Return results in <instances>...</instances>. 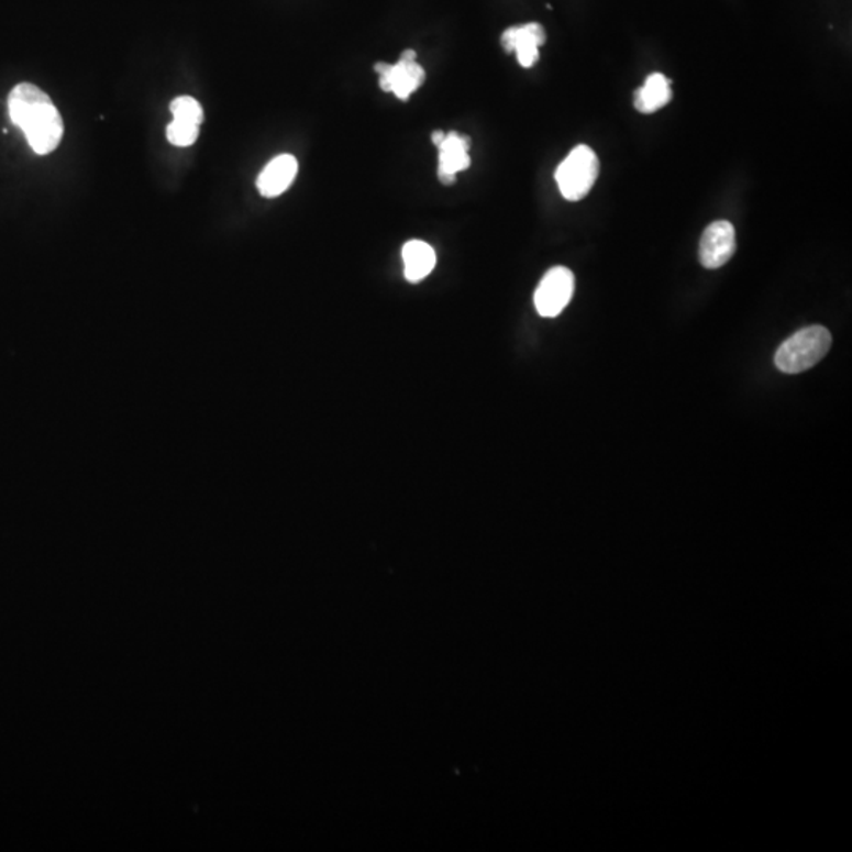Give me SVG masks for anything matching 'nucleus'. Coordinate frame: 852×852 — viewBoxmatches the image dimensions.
I'll return each mask as SVG.
<instances>
[{
	"instance_id": "f257e3e1",
	"label": "nucleus",
	"mask_w": 852,
	"mask_h": 852,
	"mask_svg": "<svg viewBox=\"0 0 852 852\" xmlns=\"http://www.w3.org/2000/svg\"><path fill=\"white\" fill-rule=\"evenodd\" d=\"M9 114L24 132L29 146L37 155H49L59 147L64 121L48 93L31 82L14 86L9 96Z\"/></svg>"
},
{
	"instance_id": "f03ea898",
	"label": "nucleus",
	"mask_w": 852,
	"mask_h": 852,
	"mask_svg": "<svg viewBox=\"0 0 852 852\" xmlns=\"http://www.w3.org/2000/svg\"><path fill=\"white\" fill-rule=\"evenodd\" d=\"M832 346V335L822 325H810L789 336L775 354V365L786 375H799L814 368Z\"/></svg>"
},
{
	"instance_id": "7ed1b4c3",
	"label": "nucleus",
	"mask_w": 852,
	"mask_h": 852,
	"mask_svg": "<svg viewBox=\"0 0 852 852\" xmlns=\"http://www.w3.org/2000/svg\"><path fill=\"white\" fill-rule=\"evenodd\" d=\"M598 173H600V162L596 152L585 144H579L561 163L554 177L562 196L567 201H579L593 190Z\"/></svg>"
},
{
	"instance_id": "20e7f679",
	"label": "nucleus",
	"mask_w": 852,
	"mask_h": 852,
	"mask_svg": "<svg viewBox=\"0 0 852 852\" xmlns=\"http://www.w3.org/2000/svg\"><path fill=\"white\" fill-rule=\"evenodd\" d=\"M375 71L379 75L380 89L384 92L395 93V97L401 101H408L427 78L422 65L417 64L414 49L402 51L398 64L379 62L375 65Z\"/></svg>"
},
{
	"instance_id": "39448f33",
	"label": "nucleus",
	"mask_w": 852,
	"mask_h": 852,
	"mask_svg": "<svg viewBox=\"0 0 852 852\" xmlns=\"http://www.w3.org/2000/svg\"><path fill=\"white\" fill-rule=\"evenodd\" d=\"M575 292V277L567 267H553L539 283L534 303L540 317L556 318L571 303Z\"/></svg>"
},
{
	"instance_id": "423d86ee",
	"label": "nucleus",
	"mask_w": 852,
	"mask_h": 852,
	"mask_svg": "<svg viewBox=\"0 0 852 852\" xmlns=\"http://www.w3.org/2000/svg\"><path fill=\"white\" fill-rule=\"evenodd\" d=\"M735 253V230L727 220L713 221L702 232L699 261L709 270L723 267Z\"/></svg>"
},
{
	"instance_id": "0eeeda50",
	"label": "nucleus",
	"mask_w": 852,
	"mask_h": 852,
	"mask_svg": "<svg viewBox=\"0 0 852 852\" xmlns=\"http://www.w3.org/2000/svg\"><path fill=\"white\" fill-rule=\"evenodd\" d=\"M545 27L539 23L514 25L507 29L500 37L502 48L507 53H517V59L524 68L534 67L539 60V48L545 45Z\"/></svg>"
},
{
	"instance_id": "6e6552de",
	"label": "nucleus",
	"mask_w": 852,
	"mask_h": 852,
	"mask_svg": "<svg viewBox=\"0 0 852 852\" xmlns=\"http://www.w3.org/2000/svg\"><path fill=\"white\" fill-rule=\"evenodd\" d=\"M438 148V177L442 184L449 187V185L456 182V174L471 166V137L463 133L451 132L445 134V140L439 144Z\"/></svg>"
},
{
	"instance_id": "1a4fd4ad",
	"label": "nucleus",
	"mask_w": 852,
	"mask_h": 852,
	"mask_svg": "<svg viewBox=\"0 0 852 852\" xmlns=\"http://www.w3.org/2000/svg\"><path fill=\"white\" fill-rule=\"evenodd\" d=\"M297 173H299V163L294 155H278L268 162L257 177V190L264 198H277L291 187Z\"/></svg>"
},
{
	"instance_id": "9d476101",
	"label": "nucleus",
	"mask_w": 852,
	"mask_h": 852,
	"mask_svg": "<svg viewBox=\"0 0 852 852\" xmlns=\"http://www.w3.org/2000/svg\"><path fill=\"white\" fill-rule=\"evenodd\" d=\"M401 256L405 263V277L409 283L425 280L436 266V253L427 242H408L402 246Z\"/></svg>"
},
{
	"instance_id": "9b49d317",
	"label": "nucleus",
	"mask_w": 852,
	"mask_h": 852,
	"mask_svg": "<svg viewBox=\"0 0 852 852\" xmlns=\"http://www.w3.org/2000/svg\"><path fill=\"white\" fill-rule=\"evenodd\" d=\"M671 98L670 79L662 74H652L645 79L644 86L634 92V108L643 114H652L666 107Z\"/></svg>"
},
{
	"instance_id": "f8f14e48",
	"label": "nucleus",
	"mask_w": 852,
	"mask_h": 852,
	"mask_svg": "<svg viewBox=\"0 0 852 852\" xmlns=\"http://www.w3.org/2000/svg\"><path fill=\"white\" fill-rule=\"evenodd\" d=\"M170 112L173 118L177 121L195 123V125H201L204 121V111H202L201 103L193 97H177L176 100L170 103Z\"/></svg>"
},
{
	"instance_id": "ddd939ff",
	"label": "nucleus",
	"mask_w": 852,
	"mask_h": 852,
	"mask_svg": "<svg viewBox=\"0 0 852 852\" xmlns=\"http://www.w3.org/2000/svg\"><path fill=\"white\" fill-rule=\"evenodd\" d=\"M166 137L173 146L188 147L199 137V125L195 123L177 121L174 119L166 129Z\"/></svg>"
},
{
	"instance_id": "4468645a",
	"label": "nucleus",
	"mask_w": 852,
	"mask_h": 852,
	"mask_svg": "<svg viewBox=\"0 0 852 852\" xmlns=\"http://www.w3.org/2000/svg\"><path fill=\"white\" fill-rule=\"evenodd\" d=\"M445 134L447 133L441 132V130L431 134V141H433L434 146L438 147L445 140Z\"/></svg>"
}]
</instances>
